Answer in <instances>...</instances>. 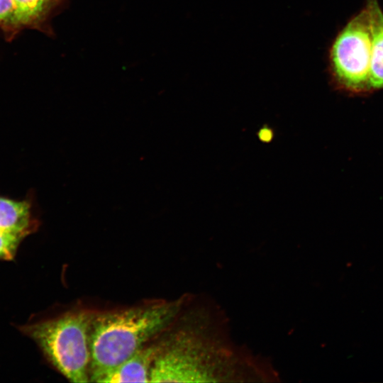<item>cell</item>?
I'll use <instances>...</instances> for the list:
<instances>
[{
    "mask_svg": "<svg viewBox=\"0 0 383 383\" xmlns=\"http://www.w3.org/2000/svg\"><path fill=\"white\" fill-rule=\"evenodd\" d=\"M157 349L150 343L128 359L99 375L96 382H150V372Z\"/></svg>",
    "mask_w": 383,
    "mask_h": 383,
    "instance_id": "5",
    "label": "cell"
},
{
    "mask_svg": "<svg viewBox=\"0 0 383 383\" xmlns=\"http://www.w3.org/2000/svg\"><path fill=\"white\" fill-rule=\"evenodd\" d=\"M192 295L94 312L90 327V382L160 337L177 320Z\"/></svg>",
    "mask_w": 383,
    "mask_h": 383,
    "instance_id": "2",
    "label": "cell"
},
{
    "mask_svg": "<svg viewBox=\"0 0 383 383\" xmlns=\"http://www.w3.org/2000/svg\"><path fill=\"white\" fill-rule=\"evenodd\" d=\"M38 225L31 201L0 196V231L25 238L36 231Z\"/></svg>",
    "mask_w": 383,
    "mask_h": 383,
    "instance_id": "6",
    "label": "cell"
},
{
    "mask_svg": "<svg viewBox=\"0 0 383 383\" xmlns=\"http://www.w3.org/2000/svg\"><path fill=\"white\" fill-rule=\"evenodd\" d=\"M24 238L0 231V260H12Z\"/></svg>",
    "mask_w": 383,
    "mask_h": 383,
    "instance_id": "9",
    "label": "cell"
},
{
    "mask_svg": "<svg viewBox=\"0 0 383 383\" xmlns=\"http://www.w3.org/2000/svg\"><path fill=\"white\" fill-rule=\"evenodd\" d=\"M371 21V91L383 89V11L378 0H366Z\"/></svg>",
    "mask_w": 383,
    "mask_h": 383,
    "instance_id": "7",
    "label": "cell"
},
{
    "mask_svg": "<svg viewBox=\"0 0 383 383\" xmlns=\"http://www.w3.org/2000/svg\"><path fill=\"white\" fill-rule=\"evenodd\" d=\"M57 0H14L17 23H28L40 18Z\"/></svg>",
    "mask_w": 383,
    "mask_h": 383,
    "instance_id": "8",
    "label": "cell"
},
{
    "mask_svg": "<svg viewBox=\"0 0 383 383\" xmlns=\"http://www.w3.org/2000/svg\"><path fill=\"white\" fill-rule=\"evenodd\" d=\"M372 30L365 5L338 32L328 52L333 85L355 95L371 93Z\"/></svg>",
    "mask_w": 383,
    "mask_h": 383,
    "instance_id": "4",
    "label": "cell"
},
{
    "mask_svg": "<svg viewBox=\"0 0 383 383\" xmlns=\"http://www.w3.org/2000/svg\"><path fill=\"white\" fill-rule=\"evenodd\" d=\"M163 335L150 382H279L269 361L231 340L225 314L206 297L192 295Z\"/></svg>",
    "mask_w": 383,
    "mask_h": 383,
    "instance_id": "1",
    "label": "cell"
},
{
    "mask_svg": "<svg viewBox=\"0 0 383 383\" xmlns=\"http://www.w3.org/2000/svg\"><path fill=\"white\" fill-rule=\"evenodd\" d=\"M0 23H17L14 0H0Z\"/></svg>",
    "mask_w": 383,
    "mask_h": 383,
    "instance_id": "10",
    "label": "cell"
},
{
    "mask_svg": "<svg viewBox=\"0 0 383 383\" xmlns=\"http://www.w3.org/2000/svg\"><path fill=\"white\" fill-rule=\"evenodd\" d=\"M94 312L75 309L23 326L50 364L72 382H90V327Z\"/></svg>",
    "mask_w": 383,
    "mask_h": 383,
    "instance_id": "3",
    "label": "cell"
}]
</instances>
